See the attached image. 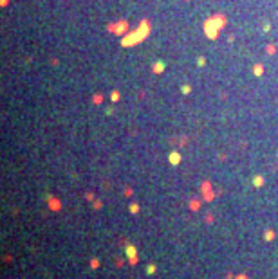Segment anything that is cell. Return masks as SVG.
Masks as SVG:
<instances>
[{"label":"cell","mask_w":278,"mask_h":279,"mask_svg":"<svg viewBox=\"0 0 278 279\" xmlns=\"http://www.w3.org/2000/svg\"><path fill=\"white\" fill-rule=\"evenodd\" d=\"M222 22H226V20H222L220 16H213L210 22H206V34L211 36V38H215V36H217V31H219L220 25H222Z\"/></svg>","instance_id":"cell-1"},{"label":"cell","mask_w":278,"mask_h":279,"mask_svg":"<svg viewBox=\"0 0 278 279\" xmlns=\"http://www.w3.org/2000/svg\"><path fill=\"white\" fill-rule=\"evenodd\" d=\"M117 97H119V94H117V92L112 94V101H117Z\"/></svg>","instance_id":"cell-5"},{"label":"cell","mask_w":278,"mask_h":279,"mask_svg":"<svg viewBox=\"0 0 278 279\" xmlns=\"http://www.w3.org/2000/svg\"><path fill=\"white\" fill-rule=\"evenodd\" d=\"M172 162H173V164L179 162V155H177V153H172Z\"/></svg>","instance_id":"cell-3"},{"label":"cell","mask_w":278,"mask_h":279,"mask_svg":"<svg viewBox=\"0 0 278 279\" xmlns=\"http://www.w3.org/2000/svg\"><path fill=\"white\" fill-rule=\"evenodd\" d=\"M163 69H164V63H155L154 65V72H161Z\"/></svg>","instance_id":"cell-2"},{"label":"cell","mask_w":278,"mask_h":279,"mask_svg":"<svg viewBox=\"0 0 278 279\" xmlns=\"http://www.w3.org/2000/svg\"><path fill=\"white\" fill-rule=\"evenodd\" d=\"M255 74H262V65H257V67H255Z\"/></svg>","instance_id":"cell-4"}]
</instances>
